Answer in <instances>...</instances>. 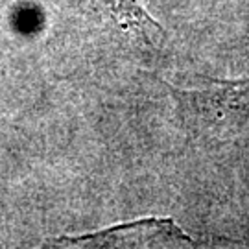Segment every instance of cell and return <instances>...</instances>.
Returning <instances> with one entry per match:
<instances>
[{
    "label": "cell",
    "mask_w": 249,
    "mask_h": 249,
    "mask_svg": "<svg viewBox=\"0 0 249 249\" xmlns=\"http://www.w3.org/2000/svg\"><path fill=\"white\" fill-rule=\"evenodd\" d=\"M172 94L190 129L207 139L229 137L249 120V78L214 80L203 89H172Z\"/></svg>",
    "instance_id": "cell-1"
},
{
    "label": "cell",
    "mask_w": 249,
    "mask_h": 249,
    "mask_svg": "<svg viewBox=\"0 0 249 249\" xmlns=\"http://www.w3.org/2000/svg\"><path fill=\"white\" fill-rule=\"evenodd\" d=\"M116 20L125 32L142 41V45H155L162 37V28L141 8L139 0H106Z\"/></svg>",
    "instance_id": "cell-2"
}]
</instances>
